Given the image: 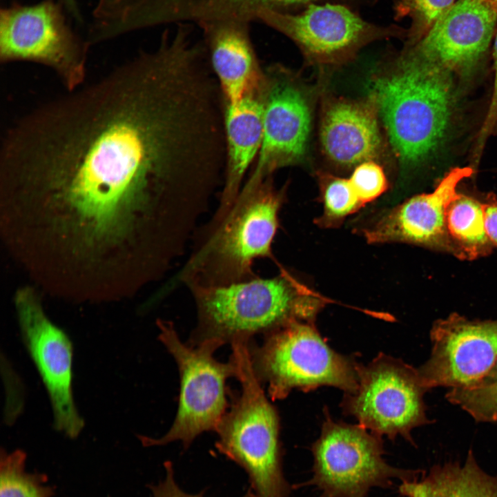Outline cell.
Wrapping results in <instances>:
<instances>
[{"label": "cell", "instance_id": "cell-1", "mask_svg": "<svg viewBox=\"0 0 497 497\" xmlns=\"http://www.w3.org/2000/svg\"><path fill=\"white\" fill-rule=\"evenodd\" d=\"M17 119L0 184L49 254L85 271L183 250L222 184L217 87L188 52L162 44Z\"/></svg>", "mask_w": 497, "mask_h": 497}, {"label": "cell", "instance_id": "cell-2", "mask_svg": "<svg viewBox=\"0 0 497 497\" xmlns=\"http://www.w3.org/2000/svg\"><path fill=\"white\" fill-rule=\"evenodd\" d=\"M284 201L271 177L246 180L233 204L195 231L192 251L173 285L222 286L257 277L254 262L272 257Z\"/></svg>", "mask_w": 497, "mask_h": 497}, {"label": "cell", "instance_id": "cell-3", "mask_svg": "<svg viewBox=\"0 0 497 497\" xmlns=\"http://www.w3.org/2000/svg\"><path fill=\"white\" fill-rule=\"evenodd\" d=\"M451 74L409 54L395 70L372 80V101L403 166L427 162L445 144L456 105Z\"/></svg>", "mask_w": 497, "mask_h": 497}, {"label": "cell", "instance_id": "cell-4", "mask_svg": "<svg viewBox=\"0 0 497 497\" xmlns=\"http://www.w3.org/2000/svg\"><path fill=\"white\" fill-rule=\"evenodd\" d=\"M197 311L195 342L223 344L249 340L293 322H313L327 299L284 269L271 278H255L222 286H192Z\"/></svg>", "mask_w": 497, "mask_h": 497}, {"label": "cell", "instance_id": "cell-5", "mask_svg": "<svg viewBox=\"0 0 497 497\" xmlns=\"http://www.w3.org/2000/svg\"><path fill=\"white\" fill-rule=\"evenodd\" d=\"M231 345L241 393L217 427L215 447L246 471L257 497H289L293 487L283 471L277 414L255 373L248 341Z\"/></svg>", "mask_w": 497, "mask_h": 497}, {"label": "cell", "instance_id": "cell-6", "mask_svg": "<svg viewBox=\"0 0 497 497\" xmlns=\"http://www.w3.org/2000/svg\"><path fill=\"white\" fill-rule=\"evenodd\" d=\"M159 338L175 359L180 376L177 412L168 432L161 438L139 436L144 447L161 446L175 441L186 449L201 433L215 431L226 412V382L236 376V367L230 360L223 363L214 352L224 344L204 339L191 344L182 342L170 321L157 322Z\"/></svg>", "mask_w": 497, "mask_h": 497}, {"label": "cell", "instance_id": "cell-7", "mask_svg": "<svg viewBox=\"0 0 497 497\" xmlns=\"http://www.w3.org/2000/svg\"><path fill=\"white\" fill-rule=\"evenodd\" d=\"M250 351L255 373L273 400L296 388L327 385L348 393L357 388L358 365L331 349L313 323H290L268 333L260 347Z\"/></svg>", "mask_w": 497, "mask_h": 497}, {"label": "cell", "instance_id": "cell-8", "mask_svg": "<svg viewBox=\"0 0 497 497\" xmlns=\"http://www.w3.org/2000/svg\"><path fill=\"white\" fill-rule=\"evenodd\" d=\"M311 478L293 487L313 486L319 497H368L372 488H389L393 480L420 478L422 470L395 467L387 462L380 436L361 425L327 419L313 444Z\"/></svg>", "mask_w": 497, "mask_h": 497}, {"label": "cell", "instance_id": "cell-9", "mask_svg": "<svg viewBox=\"0 0 497 497\" xmlns=\"http://www.w3.org/2000/svg\"><path fill=\"white\" fill-rule=\"evenodd\" d=\"M87 45L72 32L61 6L53 0L1 10V62L30 61L47 66L67 91L81 87L85 81Z\"/></svg>", "mask_w": 497, "mask_h": 497}, {"label": "cell", "instance_id": "cell-10", "mask_svg": "<svg viewBox=\"0 0 497 497\" xmlns=\"http://www.w3.org/2000/svg\"><path fill=\"white\" fill-rule=\"evenodd\" d=\"M358 373L357 388L345 401L349 413L379 436L400 435L412 441L411 431L428 420L423 402L427 390L418 370L380 356L367 367L358 365Z\"/></svg>", "mask_w": 497, "mask_h": 497}, {"label": "cell", "instance_id": "cell-11", "mask_svg": "<svg viewBox=\"0 0 497 497\" xmlns=\"http://www.w3.org/2000/svg\"><path fill=\"white\" fill-rule=\"evenodd\" d=\"M14 302L24 344L50 398L54 426L67 437L76 438L84 422L73 396L72 344L46 314L33 287L18 289Z\"/></svg>", "mask_w": 497, "mask_h": 497}, {"label": "cell", "instance_id": "cell-12", "mask_svg": "<svg viewBox=\"0 0 497 497\" xmlns=\"http://www.w3.org/2000/svg\"><path fill=\"white\" fill-rule=\"evenodd\" d=\"M432 349L418 370L427 390L479 384L497 360V319L470 320L452 313L431 329Z\"/></svg>", "mask_w": 497, "mask_h": 497}, {"label": "cell", "instance_id": "cell-13", "mask_svg": "<svg viewBox=\"0 0 497 497\" xmlns=\"http://www.w3.org/2000/svg\"><path fill=\"white\" fill-rule=\"evenodd\" d=\"M471 167H456L445 174L429 193L413 195L387 211L363 230L369 243H405L464 260L447 228L446 213Z\"/></svg>", "mask_w": 497, "mask_h": 497}, {"label": "cell", "instance_id": "cell-14", "mask_svg": "<svg viewBox=\"0 0 497 497\" xmlns=\"http://www.w3.org/2000/svg\"><path fill=\"white\" fill-rule=\"evenodd\" d=\"M265 77L262 142L247 177L251 181L300 161L310 130V109L298 85L277 67L265 70Z\"/></svg>", "mask_w": 497, "mask_h": 497}, {"label": "cell", "instance_id": "cell-15", "mask_svg": "<svg viewBox=\"0 0 497 497\" xmlns=\"http://www.w3.org/2000/svg\"><path fill=\"white\" fill-rule=\"evenodd\" d=\"M497 28V0H458L419 39L410 54L451 72L474 70Z\"/></svg>", "mask_w": 497, "mask_h": 497}, {"label": "cell", "instance_id": "cell-16", "mask_svg": "<svg viewBox=\"0 0 497 497\" xmlns=\"http://www.w3.org/2000/svg\"><path fill=\"white\" fill-rule=\"evenodd\" d=\"M292 39L311 58L332 61L355 49L370 30L360 18L340 5H310L300 14L263 10L255 16Z\"/></svg>", "mask_w": 497, "mask_h": 497}, {"label": "cell", "instance_id": "cell-17", "mask_svg": "<svg viewBox=\"0 0 497 497\" xmlns=\"http://www.w3.org/2000/svg\"><path fill=\"white\" fill-rule=\"evenodd\" d=\"M250 21L222 18L202 21L211 67L218 83L222 101L234 104L264 82L248 32Z\"/></svg>", "mask_w": 497, "mask_h": 497}, {"label": "cell", "instance_id": "cell-18", "mask_svg": "<svg viewBox=\"0 0 497 497\" xmlns=\"http://www.w3.org/2000/svg\"><path fill=\"white\" fill-rule=\"evenodd\" d=\"M264 83L234 104L223 103L225 167L215 215L224 214L235 202L244 178L259 153L263 136Z\"/></svg>", "mask_w": 497, "mask_h": 497}, {"label": "cell", "instance_id": "cell-19", "mask_svg": "<svg viewBox=\"0 0 497 497\" xmlns=\"http://www.w3.org/2000/svg\"><path fill=\"white\" fill-rule=\"evenodd\" d=\"M373 104L334 99L323 111L320 141L327 156L342 166H357L378 154L381 137Z\"/></svg>", "mask_w": 497, "mask_h": 497}, {"label": "cell", "instance_id": "cell-20", "mask_svg": "<svg viewBox=\"0 0 497 497\" xmlns=\"http://www.w3.org/2000/svg\"><path fill=\"white\" fill-rule=\"evenodd\" d=\"M403 497H497V476L485 471L470 450L465 462L432 467L415 480L401 482Z\"/></svg>", "mask_w": 497, "mask_h": 497}, {"label": "cell", "instance_id": "cell-21", "mask_svg": "<svg viewBox=\"0 0 497 497\" xmlns=\"http://www.w3.org/2000/svg\"><path fill=\"white\" fill-rule=\"evenodd\" d=\"M446 224L449 235L462 254L472 261L492 253L494 248L487 233L479 193L460 190L448 205Z\"/></svg>", "mask_w": 497, "mask_h": 497}, {"label": "cell", "instance_id": "cell-22", "mask_svg": "<svg viewBox=\"0 0 497 497\" xmlns=\"http://www.w3.org/2000/svg\"><path fill=\"white\" fill-rule=\"evenodd\" d=\"M26 454L21 449L0 454V497H52L55 487L46 474L26 470Z\"/></svg>", "mask_w": 497, "mask_h": 497}, {"label": "cell", "instance_id": "cell-23", "mask_svg": "<svg viewBox=\"0 0 497 497\" xmlns=\"http://www.w3.org/2000/svg\"><path fill=\"white\" fill-rule=\"evenodd\" d=\"M320 182L323 212L316 222L320 226H338L364 206L349 179L324 175Z\"/></svg>", "mask_w": 497, "mask_h": 497}, {"label": "cell", "instance_id": "cell-24", "mask_svg": "<svg viewBox=\"0 0 497 497\" xmlns=\"http://www.w3.org/2000/svg\"><path fill=\"white\" fill-rule=\"evenodd\" d=\"M448 401L459 406L476 421L497 422V381L450 389Z\"/></svg>", "mask_w": 497, "mask_h": 497}, {"label": "cell", "instance_id": "cell-25", "mask_svg": "<svg viewBox=\"0 0 497 497\" xmlns=\"http://www.w3.org/2000/svg\"><path fill=\"white\" fill-rule=\"evenodd\" d=\"M349 179L364 206L378 198L388 188L382 168L372 160L357 165Z\"/></svg>", "mask_w": 497, "mask_h": 497}, {"label": "cell", "instance_id": "cell-26", "mask_svg": "<svg viewBox=\"0 0 497 497\" xmlns=\"http://www.w3.org/2000/svg\"><path fill=\"white\" fill-rule=\"evenodd\" d=\"M420 38L456 0H405Z\"/></svg>", "mask_w": 497, "mask_h": 497}, {"label": "cell", "instance_id": "cell-27", "mask_svg": "<svg viewBox=\"0 0 497 497\" xmlns=\"http://www.w3.org/2000/svg\"><path fill=\"white\" fill-rule=\"evenodd\" d=\"M166 476L164 480L157 485H149L153 497H205L204 491L199 494H191L182 490L175 480L174 468L172 462L164 463ZM242 497H257L253 489L249 487Z\"/></svg>", "mask_w": 497, "mask_h": 497}, {"label": "cell", "instance_id": "cell-28", "mask_svg": "<svg viewBox=\"0 0 497 497\" xmlns=\"http://www.w3.org/2000/svg\"><path fill=\"white\" fill-rule=\"evenodd\" d=\"M493 56L494 64L493 90L487 113L477 139L476 148L478 150H483L487 139L497 123V28L494 41Z\"/></svg>", "mask_w": 497, "mask_h": 497}, {"label": "cell", "instance_id": "cell-29", "mask_svg": "<svg viewBox=\"0 0 497 497\" xmlns=\"http://www.w3.org/2000/svg\"><path fill=\"white\" fill-rule=\"evenodd\" d=\"M483 203L487 233L497 248V196L494 193L479 194Z\"/></svg>", "mask_w": 497, "mask_h": 497}, {"label": "cell", "instance_id": "cell-30", "mask_svg": "<svg viewBox=\"0 0 497 497\" xmlns=\"http://www.w3.org/2000/svg\"><path fill=\"white\" fill-rule=\"evenodd\" d=\"M310 0H264L266 7L270 10H277L282 6H287L300 3H305Z\"/></svg>", "mask_w": 497, "mask_h": 497}, {"label": "cell", "instance_id": "cell-31", "mask_svg": "<svg viewBox=\"0 0 497 497\" xmlns=\"http://www.w3.org/2000/svg\"><path fill=\"white\" fill-rule=\"evenodd\" d=\"M494 381H497V360L491 371L480 383H487Z\"/></svg>", "mask_w": 497, "mask_h": 497}, {"label": "cell", "instance_id": "cell-32", "mask_svg": "<svg viewBox=\"0 0 497 497\" xmlns=\"http://www.w3.org/2000/svg\"><path fill=\"white\" fill-rule=\"evenodd\" d=\"M63 1L68 6H73L75 3V0H63Z\"/></svg>", "mask_w": 497, "mask_h": 497}, {"label": "cell", "instance_id": "cell-33", "mask_svg": "<svg viewBox=\"0 0 497 497\" xmlns=\"http://www.w3.org/2000/svg\"><path fill=\"white\" fill-rule=\"evenodd\" d=\"M118 1H128V0H118Z\"/></svg>", "mask_w": 497, "mask_h": 497}]
</instances>
